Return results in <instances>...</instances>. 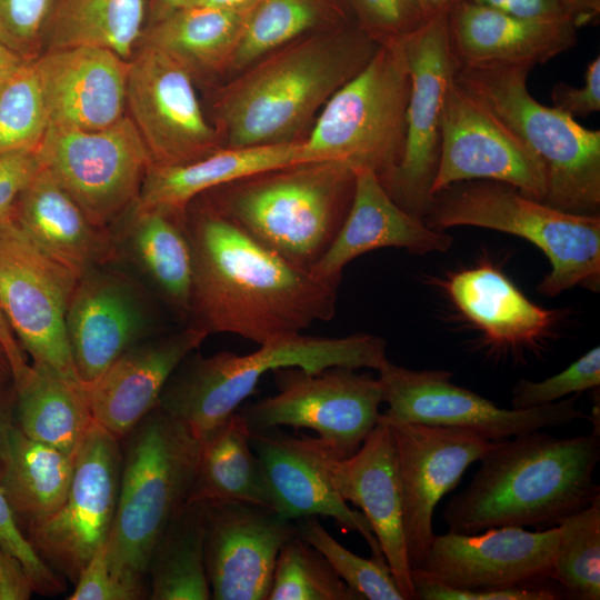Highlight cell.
<instances>
[{
    "mask_svg": "<svg viewBox=\"0 0 600 600\" xmlns=\"http://www.w3.org/2000/svg\"><path fill=\"white\" fill-rule=\"evenodd\" d=\"M186 224L193 267L186 326L261 346L333 318L341 277L291 264L198 199L186 207Z\"/></svg>",
    "mask_w": 600,
    "mask_h": 600,
    "instance_id": "obj_1",
    "label": "cell"
},
{
    "mask_svg": "<svg viewBox=\"0 0 600 600\" xmlns=\"http://www.w3.org/2000/svg\"><path fill=\"white\" fill-rule=\"evenodd\" d=\"M599 459L597 430L571 438L536 430L497 441L442 519L456 533L557 526L600 497L593 480Z\"/></svg>",
    "mask_w": 600,
    "mask_h": 600,
    "instance_id": "obj_2",
    "label": "cell"
},
{
    "mask_svg": "<svg viewBox=\"0 0 600 600\" xmlns=\"http://www.w3.org/2000/svg\"><path fill=\"white\" fill-rule=\"evenodd\" d=\"M379 46L352 22L307 34L259 59L219 93L214 108L221 146L299 140L317 111Z\"/></svg>",
    "mask_w": 600,
    "mask_h": 600,
    "instance_id": "obj_3",
    "label": "cell"
},
{
    "mask_svg": "<svg viewBox=\"0 0 600 600\" xmlns=\"http://www.w3.org/2000/svg\"><path fill=\"white\" fill-rule=\"evenodd\" d=\"M353 188V170L318 161L257 173L196 199L291 264L311 272L337 237Z\"/></svg>",
    "mask_w": 600,
    "mask_h": 600,
    "instance_id": "obj_4",
    "label": "cell"
},
{
    "mask_svg": "<svg viewBox=\"0 0 600 600\" xmlns=\"http://www.w3.org/2000/svg\"><path fill=\"white\" fill-rule=\"evenodd\" d=\"M117 510L106 540L110 568L149 591L151 551L172 517L188 502L200 441L159 404L124 437Z\"/></svg>",
    "mask_w": 600,
    "mask_h": 600,
    "instance_id": "obj_5",
    "label": "cell"
},
{
    "mask_svg": "<svg viewBox=\"0 0 600 600\" xmlns=\"http://www.w3.org/2000/svg\"><path fill=\"white\" fill-rule=\"evenodd\" d=\"M386 340L370 333L346 337L302 333L261 344L251 353H189L167 381L159 406L196 437L236 412L267 372L284 367L319 371L329 367L379 371L388 361Z\"/></svg>",
    "mask_w": 600,
    "mask_h": 600,
    "instance_id": "obj_6",
    "label": "cell"
},
{
    "mask_svg": "<svg viewBox=\"0 0 600 600\" xmlns=\"http://www.w3.org/2000/svg\"><path fill=\"white\" fill-rule=\"evenodd\" d=\"M533 68L498 64L457 69L456 81L496 116L534 156L544 179L542 202L556 209L599 214L600 130L541 104L529 92Z\"/></svg>",
    "mask_w": 600,
    "mask_h": 600,
    "instance_id": "obj_7",
    "label": "cell"
},
{
    "mask_svg": "<svg viewBox=\"0 0 600 600\" xmlns=\"http://www.w3.org/2000/svg\"><path fill=\"white\" fill-rule=\"evenodd\" d=\"M442 230L472 226L523 238L548 258L551 270L538 291L548 297L582 287H600V216L572 213L522 194L493 180H469L433 194L423 217Z\"/></svg>",
    "mask_w": 600,
    "mask_h": 600,
    "instance_id": "obj_8",
    "label": "cell"
},
{
    "mask_svg": "<svg viewBox=\"0 0 600 600\" xmlns=\"http://www.w3.org/2000/svg\"><path fill=\"white\" fill-rule=\"evenodd\" d=\"M409 92L402 40L381 43L321 108L308 138L302 139V162L369 169L384 184L403 152Z\"/></svg>",
    "mask_w": 600,
    "mask_h": 600,
    "instance_id": "obj_9",
    "label": "cell"
},
{
    "mask_svg": "<svg viewBox=\"0 0 600 600\" xmlns=\"http://www.w3.org/2000/svg\"><path fill=\"white\" fill-rule=\"evenodd\" d=\"M41 167L97 227L113 230L136 204L150 154L124 114L98 130L49 127L37 148Z\"/></svg>",
    "mask_w": 600,
    "mask_h": 600,
    "instance_id": "obj_10",
    "label": "cell"
},
{
    "mask_svg": "<svg viewBox=\"0 0 600 600\" xmlns=\"http://www.w3.org/2000/svg\"><path fill=\"white\" fill-rule=\"evenodd\" d=\"M348 367L272 371L278 392L239 407L250 431L273 427L307 428L343 458L353 454L377 426L383 388L378 379Z\"/></svg>",
    "mask_w": 600,
    "mask_h": 600,
    "instance_id": "obj_11",
    "label": "cell"
},
{
    "mask_svg": "<svg viewBox=\"0 0 600 600\" xmlns=\"http://www.w3.org/2000/svg\"><path fill=\"white\" fill-rule=\"evenodd\" d=\"M78 279L12 221L0 226L1 312L32 364L83 386L66 332V312Z\"/></svg>",
    "mask_w": 600,
    "mask_h": 600,
    "instance_id": "obj_12",
    "label": "cell"
},
{
    "mask_svg": "<svg viewBox=\"0 0 600 600\" xmlns=\"http://www.w3.org/2000/svg\"><path fill=\"white\" fill-rule=\"evenodd\" d=\"M120 472V440L93 421L74 453L73 476L64 501L23 530L38 556L72 583L109 536Z\"/></svg>",
    "mask_w": 600,
    "mask_h": 600,
    "instance_id": "obj_13",
    "label": "cell"
},
{
    "mask_svg": "<svg viewBox=\"0 0 600 600\" xmlns=\"http://www.w3.org/2000/svg\"><path fill=\"white\" fill-rule=\"evenodd\" d=\"M452 376L446 370L407 369L388 360L379 370L388 407L378 422L459 428L500 441L586 418L577 407V393L546 406L506 409L452 383Z\"/></svg>",
    "mask_w": 600,
    "mask_h": 600,
    "instance_id": "obj_14",
    "label": "cell"
},
{
    "mask_svg": "<svg viewBox=\"0 0 600 600\" xmlns=\"http://www.w3.org/2000/svg\"><path fill=\"white\" fill-rule=\"evenodd\" d=\"M402 42L410 72L406 140L383 187L401 208L423 220L432 202L446 97L457 71L447 14L431 17Z\"/></svg>",
    "mask_w": 600,
    "mask_h": 600,
    "instance_id": "obj_15",
    "label": "cell"
},
{
    "mask_svg": "<svg viewBox=\"0 0 600 600\" xmlns=\"http://www.w3.org/2000/svg\"><path fill=\"white\" fill-rule=\"evenodd\" d=\"M127 109L151 164L187 163L222 148L218 131L203 114L192 73L144 42L128 60Z\"/></svg>",
    "mask_w": 600,
    "mask_h": 600,
    "instance_id": "obj_16",
    "label": "cell"
},
{
    "mask_svg": "<svg viewBox=\"0 0 600 600\" xmlns=\"http://www.w3.org/2000/svg\"><path fill=\"white\" fill-rule=\"evenodd\" d=\"M109 264L78 279L66 312L68 343L83 386L132 346L169 331L148 289Z\"/></svg>",
    "mask_w": 600,
    "mask_h": 600,
    "instance_id": "obj_17",
    "label": "cell"
},
{
    "mask_svg": "<svg viewBox=\"0 0 600 600\" xmlns=\"http://www.w3.org/2000/svg\"><path fill=\"white\" fill-rule=\"evenodd\" d=\"M384 423V422H383ZM390 426L402 493L403 533L410 569H417L432 542V517L468 467L497 441L444 426L393 422Z\"/></svg>",
    "mask_w": 600,
    "mask_h": 600,
    "instance_id": "obj_18",
    "label": "cell"
},
{
    "mask_svg": "<svg viewBox=\"0 0 600 600\" xmlns=\"http://www.w3.org/2000/svg\"><path fill=\"white\" fill-rule=\"evenodd\" d=\"M469 180H493L542 202L540 163L524 144L453 79L443 109L440 153L431 193Z\"/></svg>",
    "mask_w": 600,
    "mask_h": 600,
    "instance_id": "obj_19",
    "label": "cell"
},
{
    "mask_svg": "<svg viewBox=\"0 0 600 600\" xmlns=\"http://www.w3.org/2000/svg\"><path fill=\"white\" fill-rule=\"evenodd\" d=\"M558 527H498L437 536L411 573L460 589L539 584L551 580Z\"/></svg>",
    "mask_w": 600,
    "mask_h": 600,
    "instance_id": "obj_20",
    "label": "cell"
},
{
    "mask_svg": "<svg viewBox=\"0 0 600 600\" xmlns=\"http://www.w3.org/2000/svg\"><path fill=\"white\" fill-rule=\"evenodd\" d=\"M204 562L213 600H267L278 553L298 533L276 510L243 501L206 503Z\"/></svg>",
    "mask_w": 600,
    "mask_h": 600,
    "instance_id": "obj_21",
    "label": "cell"
},
{
    "mask_svg": "<svg viewBox=\"0 0 600 600\" xmlns=\"http://www.w3.org/2000/svg\"><path fill=\"white\" fill-rule=\"evenodd\" d=\"M250 442L261 462L273 510L290 521L331 518L344 530L361 534L373 557L384 558L367 518L348 506L332 482V463L343 458L337 450L319 437H294L280 427L250 431Z\"/></svg>",
    "mask_w": 600,
    "mask_h": 600,
    "instance_id": "obj_22",
    "label": "cell"
},
{
    "mask_svg": "<svg viewBox=\"0 0 600 600\" xmlns=\"http://www.w3.org/2000/svg\"><path fill=\"white\" fill-rule=\"evenodd\" d=\"M34 62L49 127L98 130L126 114L128 60L116 52L77 46L44 51Z\"/></svg>",
    "mask_w": 600,
    "mask_h": 600,
    "instance_id": "obj_23",
    "label": "cell"
},
{
    "mask_svg": "<svg viewBox=\"0 0 600 600\" xmlns=\"http://www.w3.org/2000/svg\"><path fill=\"white\" fill-rule=\"evenodd\" d=\"M207 337L184 326L129 348L98 379L83 386L93 421L120 440L158 406L176 368Z\"/></svg>",
    "mask_w": 600,
    "mask_h": 600,
    "instance_id": "obj_24",
    "label": "cell"
},
{
    "mask_svg": "<svg viewBox=\"0 0 600 600\" xmlns=\"http://www.w3.org/2000/svg\"><path fill=\"white\" fill-rule=\"evenodd\" d=\"M332 482L347 502L361 509L406 600H414L404 533L396 447L389 424L378 422L361 447L336 459Z\"/></svg>",
    "mask_w": 600,
    "mask_h": 600,
    "instance_id": "obj_25",
    "label": "cell"
},
{
    "mask_svg": "<svg viewBox=\"0 0 600 600\" xmlns=\"http://www.w3.org/2000/svg\"><path fill=\"white\" fill-rule=\"evenodd\" d=\"M447 23L457 69L498 64L534 68L578 41V27L570 18H522L467 0L450 8Z\"/></svg>",
    "mask_w": 600,
    "mask_h": 600,
    "instance_id": "obj_26",
    "label": "cell"
},
{
    "mask_svg": "<svg viewBox=\"0 0 600 600\" xmlns=\"http://www.w3.org/2000/svg\"><path fill=\"white\" fill-rule=\"evenodd\" d=\"M451 244L450 234L430 228L401 208L372 170L359 169L354 171L353 196L347 217L311 272L322 278L341 277L350 261L381 248L423 254L447 251Z\"/></svg>",
    "mask_w": 600,
    "mask_h": 600,
    "instance_id": "obj_27",
    "label": "cell"
},
{
    "mask_svg": "<svg viewBox=\"0 0 600 600\" xmlns=\"http://www.w3.org/2000/svg\"><path fill=\"white\" fill-rule=\"evenodd\" d=\"M121 220L113 228L118 261L131 262L154 299L186 326L193 273L186 209L133 206Z\"/></svg>",
    "mask_w": 600,
    "mask_h": 600,
    "instance_id": "obj_28",
    "label": "cell"
},
{
    "mask_svg": "<svg viewBox=\"0 0 600 600\" xmlns=\"http://www.w3.org/2000/svg\"><path fill=\"white\" fill-rule=\"evenodd\" d=\"M12 222L78 278L96 267L118 261L113 230L92 223L43 167L20 196Z\"/></svg>",
    "mask_w": 600,
    "mask_h": 600,
    "instance_id": "obj_29",
    "label": "cell"
},
{
    "mask_svg": "<svg viewBox=\"0 0 600 600\" xmlns=\"http://www.w3.org/2000/svg\"><path fill=\"white\" fill-rule=\"evenodd\" d=\"M454 307L497 348L531 347L563 317L531 302L516 284L490 263L448 274L438 280Z\"/></svg>",
    "mask_w": 600,
    "mask_h": 600,
    "instance_id": "obj_30",
    "label": "cell"
},
{
    "mask_svg": "<svg viewBox=\"0 0 600 600\" xmlns=\"http://www.w3.org/2000/svg\"><path fill=\"white\" fill-rule=\"evenodd\" d=\"M302 162V139L218 150L187 163L150 164L142 181L138 208L186 209L200 194L217 187Z\"/></svg>",
    "mask_w": 600,
    "mask_h": 600,
    "instance_id": "obj_31",
    "label": "cell"
},
{
    "mask_svg": "<svg viewBox=\"0 0 600 600\" xmlns=\"http://www.w3.org/2000/svg\"><path fill=\"white\" fill-rule=\"evenodd\" d=\"M199 460L188 502L243 501L273 509L250 430L236 411L200 438Z\"/></svg>",
    "mask_w": 600,
    "mask_h": 600,
    "instance_id": "obj_32",
    "label": "cell"
},
{
    "mask_svg": "<svg viewBox=\"0 0 600 600\" xmlns=\"http://www.w3.org/2000/svg\"><path fill=\"white\" fill-rule=\"evenodd\" d=\"M13 387L16 426L29 438L74 456L93 422L83 386L29 364Z\"/></svg>",
    "mask_w": 600,
    "mask_h": 600,
    "instance_id": "obj_33",
    "label": "cell"
},
{
    "mask_svg": "<svg viewBox=\"0 0 600 600\" xmlns=\"http://www.w3.org/2000/svg\"><path fill=\"white\" fill-rule=\"evenodd\" d=\"M249 10L188 4L151 22L140 42L166 51L192 76L224 72Z\"/></svg>",
    "mask_w": 600,
    "mask_h": 600,
    "instance_id": "obj_34",
    "label": "cell"
},
{
    "mask_svg": "<svg viewBox=\"0 0 600 600\" xmlns=\"http://www.w3.org/2000/svg\"><path fill=\"white\" fill-rule=\"evenodd\" d=\"M73 464L74 456L31 439L13 427L0 488L22 531L62 504Z\"/></svg>",
    "mask_w": 600,
    "mask_h": 600,
    "instance_id": "obj_35",
    "label": "cell"
},
{
    "mask_svg": "<svg viewBox=\"0 0 600 600\" xmlns=\"http://www.w3.org/2000/svg\"><path fill=\"white\" fill-rule=\"evenodd\" d=\"M146 13V0H54L43 52L92 46L129 60L143 36Z\"/></svg>",
    "mask_w": 600,
    "mask_h": 600,
    "instance_id": "obj_36",
    "label": "cell"
},
{
    "mask_svg": "<svg viewBox=\"0 0 600 600\" xmlns=\"http://www.w3.org/2000/svg\"><path fill=\"white\" fill-rule=\"evenodd\" d=\"M356 22L348 0H258L244 20L229 71H242L307 34Z\"/></svg>",
    "mask_w": 600,
    "mask_h": 600,
    "instance_id": "obj_37",
    "label": "cell"
},
{
    "mask_svg": "<svg viewBox=\"0 0 600 600\" xmlns=\"http://www.w3.org/2000/svg\"><path fill=\"white\" fill-rule=\"evenodd\" d=\"M206 502H187L158 538L148 563L150 600H209Z\"/></svg>",
    "mask_w": 600,
    "mask_h": 600,
    "instance_id": "obj_38",
    "label": "cell"
},
{
    "mask_svg": "<svg viewBox=\"0 0 600 600\" xmlns=\"http://www.w3.org/2000/svg\"><path fill=\"white\" fill-rule=\"evenodd\" d=\"M558 546L551 571L564 596L600 599V497L558 523Z\"/></svg>",
    "mask_w": 600,
    "mask_h": 600,
    "instance_id": "obj_39",
    "label": "cell"
},
{
    "mask_svg": "<svg viewBox=\"0 0 600 600\" xmlns=\"http://www.w3.org/2000/svg\"><path fill=\"white\" fill-rule=\"evenodd\" d=\"M267 600H362L298 533L281 547Z\"/></svg>",
    "mask_w": 600,
    "mask_h": 600,
    "instance_id": "obj_40",
    "label": "cell"
},
{
    "mask_svg": "<svg viewBox=\"0 0 600 600\" xmlns=\"http://www.w3.org/2000/svg\"><path fill=\"white\" fill-rule=\"evenodd\" d=\"M49 114L34 59L23 60L0 80V153L37 149Z\"/></svg>",
    "mask_w": 600,
    "mask_h": 600,
    "instance_id": "obj_41",
    "label": "cell"
},
{
    "mask_svg": "<svg viewBox=\"0 0 600 600\" xmlns=\"http://www.w3.org/2000/svg\"><path fill=\"white\" fill-rule=\"evenodd\" d=\"M298 534L316 548L362 600H406L384 558H361L341 546L317 517L293 521Z\"/></svg>",
    "mask_w": 600,
    "mask_h": 600,
    "instance_id": "obj_42",
    "label": "cell"
},
{
    "mask_svg": "<svg viewBox=\"0 0 600 600\" xmlns=\"http://www.w3.org/2000/svg\"><path fill=\"white\" fill-rule=\"evenodd\" d=\"M599 384L600 347L597 346L552 377L541 381L519 380L512 389L511 406L514 409L546 406Z\"/></svg>",
    "mask_w": 600,
    "mask_h": 600,
    "instance_id": "obj_43",
    "label": "cell"
},
{
    "mask_svg": "<svg viewBox=\"0 0 600 600\" xmlns=\"http://www.w3.org/2000/svg\"><path fill=\"white\" fill-rule=\"evenodd\" d=\"M356 23L378 43L403 40L429 19L419 0H348Z\"/></svg>",
    "mask_w": 600,
    "mask_h": 600,
    "instance_id": "obj_44",
    "label": "cell"
},
{
    "mask_svg": "<svg viewBox=\"0 0 600 600\" xmlns=\"http://www.w3.org/2000/svg\"><path fill=\"white\" fill-rule=\"evenodd\" d=\"M54 0H0V40L22 60L43 52L44 32Z\"/></svg>",
    "mask_w": 600,
    "mask_h": 600,
    "instance_id": "obj_45",
    "label": "cell"
},
{
    "mask_svg": "<svg viewBox=\"0 0 600 600\" xmlns=\"http://www.w3.org/2000/svg\"><path fill=\"white\" fill-rule=\"evenodd\" d=\"M0 547L14 556L26 569L34 592L56 596L64 591V579L56 573L34 551L19 527L0 488Z\"/></svg>",
    "mask_w": 600,
    "mask_h": 600,
    "instance_id": "obj_46",
    "label": "cell"
},
{
    "mask_svg": "<svg viewBox=\"0 0 600 600\" xmlns=\"http://www.w3.org/2000/svg\"><path fill=\"white\" fill-rule=\"evenodd\" d=\"M149 599L144 588L120 579L110 568L106 541L82 568L68 600H141Z\"/></svg>",
    "mask_w": 600,
    "mask_h": 600,
    "instance_id": "obj_47",
    "label": "cell"
},
{
    "mask_svg": "<svg viewBox=\"0 0 600 600\" xmlns=\"http://www.w3.org/2000/svg\"><path fill=\"white\" fill-rule=\"evenodd\" d=\"M418 600H554L564 593L548 581L539 584L491 589H460L411 573Z\"/></svg>",
    "mask_w": 600,
    "mask_h": 600,
    "instance_id": "obj_48",
    "label": "cell"
},
{
    "mask_svg": "<svg viewBox=\"0 0 600 600\" xmlns=\"http://www.w3.org/2000/svg\"><path fill=\"white\" fill-rule=\"evenodd\" d=\"M40 168L37 149L0 153V226L12 221L20 196Z\"/></svg>",
    "mask_w": 600,
    "mask_h": 600,
    "instance_id": "obj_49",
    "label": "cell"
},
{
    "mask_svg": "<svg viewBox=\"0 0 600 600\" xmlns=\"http://www.w3.org/2000/svg\"><path fill=\"white\" fill-rule=\"evenodd\" d=\"M551 100L553 108L573 118L600 111V57L588 64L582 87L558 82L551 90Z\"/></svg>",
    "mask_w": 600,
    "mask_h": 600,
    "instance_id": "obj_50",
    "label": "cell"
},
{
    "mask_svg": "<svg viewBox=\"0 0 600 600\" xmlns=\"http://www.w3.org/2000/svg\"><path fill=\"white\" fill-rule=\"evenodd\" d=\"M512 16L531 19L570 18L561 0H467ZM571 19V18H570ZM572 20V19H571Z\"/></svg>",
    "mask_w": 600,
    "mask_h": 600,
    "instance_id": "obj_51",
    "label": "cell"
},
{
    "mask_svg": "<svg viewBox=\"0 0 600 600\" xmlns=\"http://www.w3.org/2000/svg\"><path fill=\"white\" fill-rule=\"evenodd\" d=\"M33 591L22 563L0 547V600H28Z\"/></svg>",
    "mask_w": 600,
    "mask_h": 600,
    "instance_id": "obj_52",
    "label": "cell"
},
{
    "mask_svg": "<svg viewBox=\"0 0 600 600\" xmlns=\"http://www.w3.org/2000/svg\"><path fill=\"white\" fill-rule=\"evenodd\" d=\"M14 401L12 377L0 373V478L8 461L10 436L16 426Z\"/></svg>",
    "mask_w": 600,
    "mask_h": 600,
    "instance_id": "obj_53",
    "label": "cell"
},
{
    "mask_svg": "<svg viewBox=\"0 0 600 600\" xmlns=\"http://www.w3.org/2000/svg\"><path fill=\"white\" fill-rule=\"evenodd\" d=\"M0 344L2 346L11 369L12 380L28 368L23 350L17 341L8 321L0 310Z\"/></svg>",
    "mask_w": 600,
    "mask_h": 600,
    "instance_id": "obj_54",
    "label": "cell"
},
{
    "mask_svg": "<svg viewBox=\"0 0 600 600\" xmlns=\"http://www.w3.org/2000/svg\"><path fill=\"white\" fill-rule=\"evenodd\" d=\"M567 14L579 28L600 14V0H561Z\"/></svg>",
    "mask_w": 600,
    "mask_h": 600,
    "instance_id": "obj_55",
    "label": "cell"
},
{
    "mask_svg": "<svg viewBox=\"0 0 600 600\" xmlns=\"http://www.w3.org/2000/svg\"><path fill=\"white\" fill-rule=\"evenodd\" d=\"M190 0H149L151 22H154L172 11L187 6Z\"/></svg>",
    "mask_w": 600,
    "mask_h": 600,
    "instance_id": "obj_56",
    "label": "cell"
},
{
    "mask_svg": "<svg viewBox=\"0 0 600 600\" xmlns=\"http://www.w3.org/2000/svg\"><path fill=\"white\" fill-rule=\"evenodd\" d=\"M257 1L258 0H190L188 4H200L231 10H249Z\"/></svg>",
    "mask_w": 600,
    "mask_h": 600,
    "instance_id": "obj_57",
    "label": "cell"
},
{
    "mask_svg": "<svg viewBox=\"0 0 600 600\" xmlns=\"http://www.w3.org/2000/svg\"><path fill=\"white\" fill-rule=\"evenodd\" d=\"M22 61L0 40V80L14 70Z\"/></svg>",
    "mask_w": 600,
    "mask_h": 600,
    "instance_id": "obj_58",
    "label": "cell"
},
{
    "mask_svg": "<svg viewBox=\"0 0 600 600\" xmlns=\"http://www.w3.org/2000/svg\"><path fill=\"white\" fill-rule=\"evenodd\" d=\"M459 0H419L427 17L447 14L450 8Z\"/></svg>",
    "mask_w": 600,
    "mask_h": 600,
    "instance_id": "obj_59",
    "label": "cell"
},
{
    "mask_svg": "<svg viewBox=\"0 0 600 600\" xmlns=\"http://www.w3.org/2000/svg\"><path fill=\"white\" fill-rule=\"evenodd\" d=\"M0 373L12 377L7 354L1 344H0Z\"/></svg>",
    "mask_w": 600,
    "mask_h": 600,
    "instance_id": "obj_60",
    "label": "cell"
}]
</instances>
